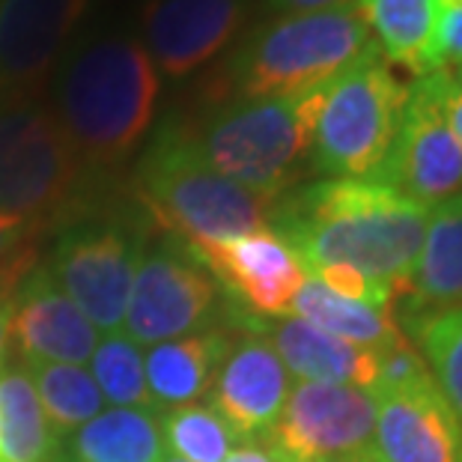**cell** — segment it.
I'll use <instances>...</instances> for the list:
<instances>
[{
  "instance_id": "cell-1",
  "label": "cell",
  "mask_w": 462,
  "mask_h": 462,
  "mask_svg": "<svg viewBox=\"0 0 462 462\" xmlns=\"http://www.w3.org/2000/svg\"><path fill=\"white\" fill-rule=\"evenodd\" d=\"M430 209L373 180H319L274 200L272 230L304 272L356 269L406 299Z\"/></svg>"
},
{
  "instance_id": "cell-2",
  "label": "cell",
  "mask_w": 462,
  "mask_h": 462,
  "mask_svg": "<svg viewBox=\"0 0 462 462\" xmlns=\"http://www.w3.org/2000/svg\"><path fill=\"white\" fill-rule=\"evenodd\" d=\"M159 105V72L141 39L93 36L57 75V123L87 164L114 167L141 146Z\"/></svg>"
},
{
  "instance_id": "cell-3",
  "label": "cell",
  "mask_w": 462,
  "mask_h": 462,
  "mask_svg": "<svg viewBox=\"0 0 462 462\" xmlns=\"http://www.w3.org/2000/svg\"><path fill=\"white\" fill-rule=\"evenodd\" d=\"M137 198L146 215L182 245L230 242L269 230L274 198L221 176L194 146L189 125L167 123L137 164Z\"/></svg>"
},
{
  "instance_id": "cell-4",
  "label": "cell",
  "mask_w": 462,
  "mask_h": 462,
  "mask_svg": "<svg viewBox=\"0 0 462 462\" xmlns=\"http://www.w3.org/2000/svg\"><path fill=\"white\" fill-rule=\"evenodd\" d=\"M322 90L227 99L189 129L206 164L251 191L283 198L310 167Z\"/></svg>"
},
{
  "instance_id": "cell-5",
  "label": "cell",
  "mask_w": 462,
  "mask_h": 462,
  "mask_svg": "<svg viewBox=\"0 0 462 462\" xmlns=\"http://www.w3.org/2000/svg\"><path fill=\"white\" fill-rule=\"evenodd\" d=\"M373 45L358 6L278 15L257 27L227 63L236 99L292 96L326 87Z\"/></svg>"
},
{
  "instance_id": "cell-6",
  "label": "cell",
  "mask_w": 462,
  "mask_h": 462,
  "mask_svg": "<svg viewBox=\"0 0 462 462\" xmlns=\"http://www.w3.org/2000/svg\"><path fill=\"white\" fill-rule=\"evenodd\" d=\"M409 87L373 42L322 90L310 167L326 180H376L400 132Z\"/></svg>"
},
{
  "instance_id": "cell-7",
  "label": "cell",
  "mask_w": 462,
  "mask_h": 462,
  "mask_svg": "<svg viewBox=\"0 0 462 462\" xmlns=\"http://www.w3.org/2000/svg\"><path fill=\"white\" fill-rule=\"evenodd\" d=\"M81 159L51 111L31 102L0 105V215L33 221L69 209Z\"/></svg>"
},
{
  "instance_id": "cell-8",
  "label": "cell",
  "mask_w": 462,
  "mask_h": 462,
  "mask_svg": "<svg viewBox=\"0 0 462 462\" xmlns=\"http://www.w3.org/2000/svg\"><path fill=\"white\" fill-rule=\"evenodd\" d=\"M141 257V233L132 224L87 218L63 230L48 272L96 328L114 334L123 326Z\"/></svg>"
},
{
  "instance_id": "cell-9",
  "label": "cell",
  "mask_w": 462,
  "mask_h": 462,
  "mask_svg": "<svg viewBox=\"0 0 462 462\" xmlns=\"http://www.w3.org/2000/svg\"><path fill=\"white\" fill-rule=\"evenodd\" d=\"M376 402L370 391L299 382L265 439L290 462H352L373 448Z\"/></svg>"
},
{
  "instance_id": "cell-10",
  "label": "cell",
  "mask_w": 462,
  "mask_h": 462,
  "mask_svg": "<svg viewBox=\"0 0 462 462\" xmlns=\"http://www.w3.org/2000/svg\"><path fill=\"white\" fill-rule=\"evenodd\" d=\"M373 182L388 185L424 209L462 194V146L448 129L427 75L411 81L394 146Z\"/></svg>"
},
{
  "instance_id": "cell-11",
  "label": "cell",
  "mask_w": 462,
  "mask_h": 462,
  "mask_svg": "<svg viewBox=\"0 0 462 462\" xmlns=\"http://www.w3.org/2000/svg\"><path fill=\"white\" fill-rule=\"evenodd\" d=\"M218 301V283L189 251L159 245L134 269L129 304H125V337L132 343L176 340L203 326Z\"/></svg>"
},
{
  "instance_id": "cell-12",
  "label": "cell",
  "mask_w": 462,
  "mask_h": 462,
  "mask_svg": "<svg viewBox=\"0 0 462 462\" xmlns=\"http://www.w3.org/2000/svg\"><path fill=\"white\" fill-rule=\"evenodd\" d=\"M370 397L376 402L373 450L382 462H462V420L430 370L402 385L373 388Z\"/></svg>"
},
{
  "instance_id": "cell-13",
  "label": "cell",
  "mask_w": 462,
  "mask_h": 462,
  "mask_svg": "<svg viewBox=\"0 0 462 462\" xmlns=\"http://www.w3.org/2000/svg\"><path fill=\"white\" fill-rule=\"evenodd\" d=\"M251 0H146L143 48L171 81L212 63L248 18Z\"/></svg>"
},
{
  "instance_id": "cell-14",
  "label": "cell",
  "mask_w": 462,
  "mask_h": 462,
  "mask_svg": "<svg viewBox=\"0 0 462 462\" xmlns=\"http://www.w3.org/2000/svg\"><path fill=\"white\" fill-rule=\"evenodd\" d=\"M185 251L224 283L233 299L260 317H290L292 299L308 278L296 254L272 227L230 242L185 245Z\"/></svg>"
},
{
  "instance_id": "cell-15",
  "label": "cell",
  "mask_w": 462,
  "mask_h": 462,
  "mask_svg": "<svg viewBox=\"0 0 462 462\" xmlns=\"http://www.w3.org/2000/svg\"><path fill=\"white\" fill-rule=\"evenodd\" d=\"M206 394L209 409L242 441L269 436L290 397V370L272 343L254 334L230 343Z\"/></svg>"
},
{
  "instance_id": "cell-16",
  "label": "cell",
  "mask_w": 462,
  "mask_h": 462,
  "mask_svg": "<svg viewBox=\"0 0 462 462\" xmlns=\"http://www.w3.org/2000/svg\"><path fill=\"white\" fill-rule=\"evenodd\" d=\"M9 337L24 364H84L99 343L96 326L57 287L48 265H36L15 287Z\"/></svg>"
},
{
  "instance_id": "cell-17",
  "label": "cell",
  "mask_w": 462,
  "mask_h": 462,
  "mask_svg": "<svg viewBox=\"0 0 462 462\" xmlns=\"http://www.w3.org/2000/svg\"><path fill=\"white\" fill-rule=\"evenodd\" d=\"M90 0H0V87L31 93L51 72Z\"/></svg>"
},
{
  "instance_id": "cell-18",
  "label": "cell",
  "mask_w": 462,
  "mask_h": 462,
  "mask_svg": "<svg viewBox=\"0 0 462 462\" xmlns=\"http://www.w3.org/2000/svg\"><path fill=\"white\" fill-rule=\"evenodd\" d=\"M245 319V317H242ZM248 328L269 331L272 346L287 364L292 376L301 382H331V385H352L361 391H373L379 379V352L346 343L334 334L322 331L304 319H269L257 322L248 317L242 322Z\"/></svg>"
},
{
  "instance_id": "cell-19",
  "label": "cell",
  "mask_w": 462,
  "mask_h": 462,
  "mask_svg": "<svg viewBox=\"0 0 462 462\" xmlns=\"http://www.w3.org/2000/svg\"><path fill=\"white\" fill-rule=\"evenodd\" d=\"M402 317L462 308V194L432 206Z\"/></svg>"
},
{
  "instance_id": "cell-20",
  "label": "cell",
  "mask_w": 462,
  "mask_h": 462,
  "mask_svg": "<svg viewBox=\"0 0 462 462\" xmlns=\"http://www.w3.org/2000/svg\"><path fill=\"white\" fill-rule=\"evenodd\" d=\"M230 337L224 331H203L155 343L146 352V388H150L155 411L191 406V400L203 397L212 388L224 356L230 349Z\"/></svg>"
},
{
  "instance_id": "cell-21",
  "label": "cell",
  "mask_w": 462,
  "mask_h": 462,
  "mask_svg": "<svg viewBox=\"0 0 462 462\" xmlns=\"http://www.w3.org/2000/svg\"><path fill=\"white\" fill-rule=\"evenodd\" d=\"M60 436L36 397L27 364H0V462H54Z\"/></svg>"
},
{
  "instance_id": "cell-22",
  "label": "cell",
  "mask_w": 462,
  "mask_h": 462,
  "mask_svg": "<svg viewBox=\"0 0 462 462\" xmlns=\"http://www.w3.org/2000/svg\"><path fill=\"white\" fill-rule=\"evenodd\" d=\"M72 462H162L164 436L159 411L111 409L75 430L69 439Z\"/></svg>"
},
{
  "instance_id": "cell-23",
  "label": "cell",
  "mask_w": 462,
  "mask_h": 462,
  "mask_svg": "<svg viewBox=\"0 0 462 462\" xmlns=\"http://www.w3.org/2000/svg\"><path fill=\"white\" fill-rule=\"evenodd\" d=\"M292 317H299L310 326L334 334V337L356 343L364 349H385L391 343L402 340V331L397 328L394 313L391 310H376L370 304L343 299L328 287H322L317 278H304L299 287L296 299L290 308Z\"/></svg>"
},
{
  "instance_id": "cell-24",
  "label": "cell",
  "mask_w": 462,
  "mask_h": 462,
  "mask_svg": "<svg viewBox=\"0 0 462 462\" xmlns=\"http://www.w3.org/2000/svg\"><path fill=\"white\" fill-rule=\"evenodd\" d=\"M356 6L391 66L427 72V51L445 0H358Z\"/></svg>"
},
{
  "instance_id": "cell-25",
  "label": "cell",
  "mask_w": 462,
  "mask_h": 462,
  "mask_svg": "<svg viewBox=\"0 0 462 462\" xmlns=\"http://www.w3.org/2000/svg\"><path fill=\"white\" fill-rule=\"evenodd\" d=\"M27 370L57 436L84 427L102 411L105 397L99 385L78 364H27Z\"/></svg>"
},
{
  "instance_id": "cell-26",
  "label": "cell",
  "mask_w": 462,
  "mask_h": 462,
  "mask_svg": "<svg viewBox=\"0 0 462 462\" xmlns=\"http://www.w3.org/2000/svg\"><path fill=\"white\" fill-rule=\"evenodd\" d=\"M406 326L439 391L462 420V308L406 317Z\"/></svg>"
},
{
  "instance_id": "cell-27",
  "label": "cell",
  "mask_w": 462,
  "mask_h": 462,
  "mask_svg": "<svg viewBox=\"0 0 462 462\" xmlns=\"http://www.w3.org/2000/svg\"><path fill=\"white\" fill-rule=\"evenodd\" d=\"M164 441L185 462H224L233 441H242L209 406H176L159 411Z\"/></svg>"
},
{
  "instance_id": "cell-28",
  "label": "cell",
  "mask_w": 462,
  "mask_h": 462,
  "mask_svg": "<svg viewBox=\"0 0 462 462\" xmlns=\"http://www.w3.org/2000/svg\"><path fill=\"white\" fill-rule=\"evenodd\" d=\"M93 376L102 397L123 409H152L141 349L125 334H107L93 349Z\"/></svg>"
},
{
  "instance_id": "cell-29",
  "label": "cell",
  "mask_w": 462,
  "mask_h": 462,
  "mask_svg": "<svg viewBox=\"0 0 462 462\" xmlns=\"http://www.w3.org/2000/svg\"><path fill=\"white\" fill-rule=\"evenodd\" d=\"M39 224L0 215V296H13L15 287L36 269Z\"/></svg>"
},
{
  "instance_id": "cell-30",
  "label": "cell",
  "mask_w": 462,
  "mask_h": 462,
  "mask_svg": "<svg viewBox=\"0 0 462 462\" xmlns=\"http://www.w3.org/2000/svg\"><path fill=\"white\" fill-rule=\"evenodd\" d=\"M457 66H462V0H445L427 51V72Z\"/></svg>"
},
{
  "instance_id": "cell-31",
  "label": "cell",
  "mask_w": 462,
  "mask_h": 462,
  "mask_svg": "<svg viewBox=\"0 0 462 462\" xmlns=\"http://www.w3.org/2000/svg\"><path fill=\"white\" fill-rule=\"evenodd\" d=\"M427 78L432 84V93H436V99H439L441 114H445L448 129L454 132V137L462 146V90L450 81V75L445 72V69H439V72H427Z\"/></svg>"
},
{
  "instance_id": "cell-32",
  "label": "cell",
  "mask_w": 462,
  "mask_h": 462,
  "mask_svg": "<svg viewBox=\"0 0 462 462\" xmlns=\"http://www.w3.org/2000/svg\"><path fill=\"white\" fill-rule=\"evenodd\" d=\"M356 6V0H265V9L278 15H299V13H322V9Z\"/></svg>"
},
{
  "instance_id": "cell-33",
  "label": "cell",
  "mask_w": 462,
  "mask_h": 462,
  "mask_svg": "<svg viewBox=\"0 0 462 462\" xmlns=\"http://www.w3.org/2000/svg\"><path fill=\"white\" fill-rule=\"evenodd\" d=\"M224 462H290V459L283 457L281 450L274 448L269 439H265L263 445H260V441L248 439L245 445H239L236 450H230L227 459H224Z\"/></svg>"
},
{
  "instance_id": "cell-34",
  "label": "cell",
  "mask_w": 462,
  "mask_h": 462,
  "mask_svg": "<svg viewBox=\"0 0 462 462\" xmlns=\"http://www.w3.org/2000/svg\"><path fill=\"white\" fill-rule=\"evenodd\" d=\"M9 322H13V296H0V364L9 346Z\"/></svg>"
},
{
  "instance_id": "cell-35",
  "label": "cell",
  "mask_w": 462,
  "mask_h": 462,
  "mask_svg": "<svg viewBox=\"0 0 462 462\" xmlns=\"http://www.w3.org/2000/svg\"><path fill=\"white\" fill-rule=\"evenodd\" d=\"M445 72L450 75V81H454L459 90H462V66H457V69H445Z\"/></svg>"
},
{
  "instance_id": "cell-36",
  "label": "cell",
  "mask_w": 462,
  "mask_h": 462,
  "mask_svg": "<svg viewBox=\"0 0 462 462\" xmlns=\"http://www.w3.org/2000/svg\"><path fill=\"white\" fill-rule=\"evenodd\" d=\"M356 462H382V457L376 454V450H373V448H370V450H367V454H361V457H358Z\"/></svg>"
},
{
  "instance_id": "cell-37",
  "label": "cell",
  "mask_w": 462,
  "mask_h": 462,
  "mask_svg": "<svg viewBox=\"0 0 462 462\" xmlns=\"http://www.w3.org/2000/svg\"><path fill=\"white\" fill-rule=\"evenodd\" d=\"M162 462H185V459H180V457H164Z\"/></svg>"
},
{
  "instance_id": "cell-38",
  "label": "cell",
  "mask_w": 462,
  "mask_h": 462,
  "mask_svg": "<svg viewBox=\"0 0 462 462\" xmlns=\"http://www.w3.org/2000/svg\"><path fill=\"white\" fill-rule=\"evenodd\" d=\"M352 462H356V459H352Z\"/></svg>"
}]
</instances>
